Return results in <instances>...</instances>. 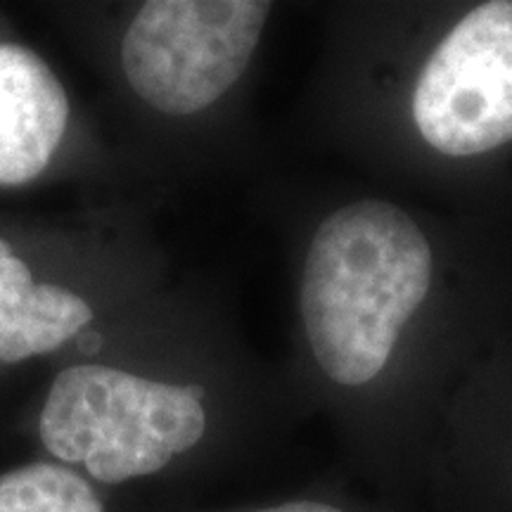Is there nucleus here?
I'll use <instances>...</instances> for the list:
<instances>
[{
    "instance_id": "nucleus-1",
    "label": "nucleus",
    "mask_w": 512,
    "mask_h": 512,
    "mask_svg": "<svg viewBox=\"0 0 512 512\" xmlns=\"http://www.w3.org/2000/svg\"><path fill=\"white\" fill-rule=\"evenodd\" d=\"M432 268L430 242L394 204L361 200L320 223L299 304L313 356L332 382L361 387L382 373L430 292Z\"/></svg>"
},
{
    "instance_id": "nucleus-2",
    "label": "nucleus",
    "mask_w": 512,
    "mask_h": 512,
    "mask_svg": "<svg viewBox=\"0 0 512 512\" xmlns=\"http://www.w3.org/2000/svg\"><path fill=\"white\" fill-rule=\"evenodd\" d=\"M202 399V387L72 366L55 377L38 434L55 458L86 465L102 484H121L155 475L204 437Z\"/></svg>"
},
{
    "instance_id": "nucleus-3",
    "label": "nucleus",
    "mask_w": 512,
    "mask_h": 512,
    "mask_svg": "<svg viewBox=\"0 0 512 512\" xmlns=\"http://www.w3.org/2000/svg\"><path fill=\"white\" fill-rule=\"evenodd\" d=\"M268 15L261 0H150L121 43L128 86L171 117L207 110L245 74Z\"/></svg>"
},
{
    "instance_id": "nucleus-4",
    "label": "nucleus",
    "mask_w": 512,
    "mask_h": 512,
    "mask_svg": "<svg viewBox=\"0 0 512 512\" xmlns=\"http://www.w3.org/2000/svg\"><path fill=\"white\" fill-rule=\"evenodd\" d=\"M413 119L425 143L475 157L512 140V0L470 10L418 76Z\"/></svg>"
},
{
    "instance_id": "nucleus-5",
    "label": "nucleus",
    "mask_w": 512,
    "mask_h": 512,
    "mask_svg": "<svg viewBox=\"0 0 512 512\" xmlns=\"http://www.w3.org/2000/svg\"><path fill=\"white\" fill-rule=\"evenodd\" d=\"M69 98L41 55L0 43V185L43 174L67 131Z\"/></svg>"
},
{
    "instance_id": "nucleus-6",
    "label": "nucleus",
    "mask_w": 512,
    "mask_h": 512,
    "mask_svg": "<svg viewBox=\"0 0 512 512\" xmlns=\"http://www.w3.org/2000/svg\"><path fill=\"white\" fill-rule=\"evenodd\" d=\"M93 320L86 299L36 283L24 259L0 238V363H19L62 347Z\"/></svg>"
},
{
    "instance_id": "nucleus-7",
    "label": "nucleus",
    "mask_w": 512,
    "mask_h": 512,
    "mask_svg": "<svg viewBox=\"0 0 512 512\" xmlns=\"http://www.w3.org/2000/svg\"><path fill=\"white\" fill-rule=\"evenodd\" d=\"M0 512H105V508L72 470L34 463L0 477Z\"/></svg>"
},
{
    "instance_id": "nucleus-8",
    "label": "nucleus",
    "mask_w": 512,
    "mask_h": 512,
    "mask_svg": "<svg viewBox=\"0 0 512 512\" xmlns=\"http://www.w3.org/2000/svg\"><path fill=\"white\" fill-rule=\"evenodd\" d=\"M254 512H342L335 505L328 503H316V501H294L285 505H275V508H264Z\"/></svg>"
}]
</instances>
